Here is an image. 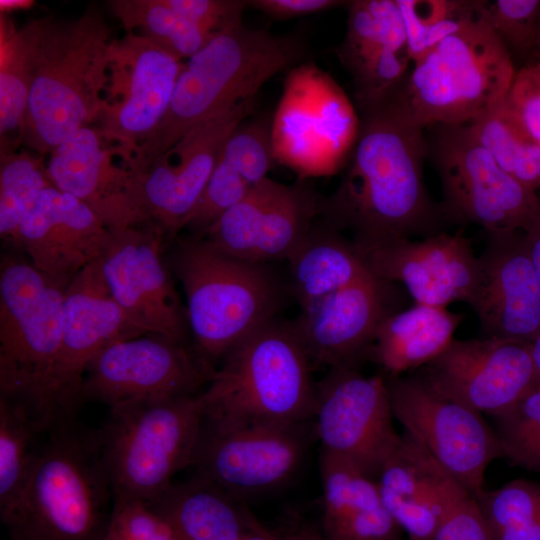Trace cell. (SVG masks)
<instances>
[{
	"mask_svg": "<svg viewBox=\"0 0 540 540\" xmlns=\"http://www.w3.org/2000/svg\"><path fill=\"white\" fill-rule=\"evenodd\" d=\"M194 349L157 334L115 341L88 364L80 405L99 402L110 408L198 395L213 374Z\"/></svg>",
	"mask_w": 540,
	"mask_h": 540,
	"instance_id": "cell-15",
	"label": "cell"
},
{
	"mask_svg": "<svg viewBox=\"0 0 540 540\" xmlns=\"http://www.w3.org/2000/svg\"><path fill=\"white\" fill-rule=\"evenodd\" d=\"M502 102L468 125L504 172L537 192L540 190V146L521 130Z\"/></svg>",
	"mask_w": 540,
	"mask_h": 540,
	"instance_id": "cell-36",
	"label": "cell"
},
{
	"mask_svg": "<svg viewBox=\"0 0 540 540\" xmlns=\"http://www.w3.org/2000/svg\"><path fill=\"white\" fill-rule=\"evenodd\" d=\"M502 103L521 130L540 146V76L531 63L516 72Z\"/></svg>",
	"mask_w": 540,
	"mask_h": 540,
	"instance_id": "cell-45",
	"label": "cell"
},
{
	"mask_svg": "<svg viewBox=\"0 0 540 540\" xmlns=\"http://www.w3.org/2000/svg\"><path fill=\"white\" fill-rule=\"evenodd\" d=\"M51 17L14 28L0 14V155L18 151L23 143L24 118L35 79L40 44Z\"/></svg>",
	"mask_w": 540,
	"mask_h": 540,
	"instance_id": "cell-32",
	"label": "cell"
},
{
	"mask_svg": "<svg viewBox=\"0 0 540 540\" xmlns=\"http://www.w3.org/2000/svg\"><path fill=\"white\" fill-rule=\"evenodd\" d=\"M462 319L447 308L418 303L396 311L379 325L369 359L388 376L420 368L449 346Z\"/></svg>",
	"mask_w": 540,
	"mask_h": 540,
	"instance_id": "cell-31",
	"label": "cell"
},
{
	"mask_svg": "<svg viewBox=\"0 0 540 540\" xmlns=\"http://www.w3.org/2000/svg\"><path fill=\"white\" fill-rule=\"evenodd\" d=\"M522 231L525 235L534 272L540 284V203Z\"/></svg>",
	"mask_w": 540,
	"mask_h": 540,
	"instance_id": "cell-48",
	"label": "cell"
},
{
	"mask_svg": "<svg viewBox=\"0 0 540 540\" xmlns=\"http://www.w3.org/2000/svg\"><path fill=\"white\" fill-rule=\"evenodd\" d=\"M415 374L437 393L492 416L540 384L531 343L499 338L453 339Z\"/></svg>",
	"mask_w": 540,
	"mask_h": 540,
	"instance_id": "cell-18",
	"label": "cell"
},
{
	"mask_svg": "<svg viewBox=\"0 0 540 540\" xmlns=\"http://www.w3.org/2000/svg\"><path fill=\"white\" fill-rule=\"evenodd\" d=\"M376 481L383 504L409 540H434L449 509L469 493L406 432Z\"/></svg>",
	"mask_w": 540,
	"mask_h": 540,
	"instance_id": "cell-27",
	"label": "cell"
},
{
	"mask_svg": "<svg viewBox=\"0 0 540 540\" xmlns=\"http://www.w3.org/2000/svg\"><path fill=\"white\" fill-rule=\"evenodd\" d=\"M516 72L480 6L475 18L414 62L387 99L423 129L468 124L501 104Z\"/></svg>",
	"mask_w": 540,
	"mask_h": 540,
	"instance_id": "cell-7",
	"label": "cell"
},
{
	"mask_svg": "<svg viewBox=\"0 0 540 540\" xmlns=\"http://www.w3.org/2000/svg\"><path fill=\"white\" fill-rule=\"evenodd\" d=\"M394 418L474 497L489 464L502 456L494 429L478 411L431 389L417 374L384 375Z\"/></svg>",
	"mask_w": 540,
	"mask_h": 540,
	"instance_id": "cell-14",
	"label": "cell"
},
{
	"mask_svg": "<svg viewBox=\"0 0 540 540\" xmlns=\"http://www.w3.org/2000/svg\"><path fill=\"white\" fill-rule=\"evenodd\" d=\"M317 533L308 529L301 530L281 540H316Z\"/></svg>",
	"mask_w": 540,
	"mask_h": 540,
	"instance_id": "cell-51",
	"label": "cell"
},
{
	"mask_svg": "<svg viewBox=\"0 0 540 540\" xmlns=\"http://www.w3.org/2000/svg\"><path fill=\"white\" fill-rule=\"evenodd\" d=\"M66 289L30 261L11 254L1 261L0 398L24 409L38 433L55 425Z\"/></svg>",
	"mask_w": 540,
	"mask_h": 540,
	"instance_id": "cell-4",
	"label": "cell"
},
{
	"mask_svg": "<svg viewBox=\"0 0 540 540\" xmlns=\"http://www.w3.org/2000/svg\"><path fill=\"white\" fill-rule=\"evenodd\" d=\"M360 117L344 90L314 63L290 69L272 118L276 162L299 178L331 175L345 167Z\"/></svg>",
	"mask_w": 540,
	"mask_h": 540,
	"instance_id": "cell-10",
	"label": "cell"
},
{
	"mask_svg": "<svg viewBox=\"0 0 540 540\" xmlns=\"http://www.w3.org/2000/svg\"><path fill=\"white\" fill-rule=\"evenodd\" d=\"M39 434L24 409L0 398V512L27 485L37 463Z\"/></svg>",
	"mask_w": 540,
	"mask_h": 540,
	"instance_id": "cell-39",
	"label": "cell"
},
{
	"mask_svg": "<svg viewBox=\"0 0 540 540\" xmlns=\"http://www.w3.org/2000/svg\"><path fill=\"white\" fill-rule=\"evenodd\" d=\"M104 540H180L147 502L114 497Z\"/></svg>",
	"mask_w": 540,
	"mask_h": 540,
	"instance_id": "cell-44",
	"label": "cell"
},
{
	"mask_svg": "<svg viewBox=\"0 0 540 540\" xmlns=\"http://www.w3.org/2000/svg\"><path fill=\"white\" fill-rule=\"evenodd\" d=\"M412 63L480 12L481 0H396Z\"/></svg>",
	"mask_w": 540,
	"mask_h": 540,
	"instance_id": "cell-40",
	"label": "cell"
},
{
	"mask_svg": "<svg viewBox=\"0 0 540 540\" xmlns=\"http://www.w3.org/2000/svg\"><path fill=\"white\" fill-rule=\"evenodd\" d=\"M145 335L114 300L99 260L81 270L64 293L61 347L54 383L55 424L75 419L90 361L109 344Z\"/></svg>",
	"mask_w": 540,
	"mask_h": 540,
	"instance_id": "cell-21",
	"label": "cell"
},
{
	"mask_svg": "<svg viewBox=\"0 0 540 540\" xmlns=\"http://www.w3.org/2000/svg\"><path fill=\"white\" fill-rule=\"evenodd\" d=\"M370 274L306 307L294 321L314 365L353 367L369 352L379 325L396 309V291Z\"/></svg>",
	"mask_w": 540,
	"mask_h": 540,
	"instance_id": "cell-23",
	"label": "cell"
},
{
	"mask_svg": "<svg viewBox=\"0 0 540 540\" xmlns=\"http://www.w3.org/2000/svg\"><path fill=\"white\" fill-rule=\"evenodd\" d=\"M347 7V31L337 55L349 73L382 51L407 50L396 0H354Z\"/></svg>",
	"mask_w": 540,
	"mask_h": 540,
	"instance_id": "cell-35",
	"label": "cell"
},
{
	"mask_svg": "<svg viewBox=\"0 0 540 540\" xmlns=\"http://www.w3.org/2000/svg\"><path fill=\"white\" fill-rule=\"evenodd\" d=\"M411 62L407 50L388 49L353 70L350 74L358 110L378 104L393 93L405 79Z\"/></svg>",
	"mask_w": 540,
	"mask_h": 540,
	"instance_id": "cell-43",
	"label": "cell"
},
{
	"mask_svg": "<svg viewBox=\"0 0 540 540\" xmlns=\"http://www.w3.org/2000/svg\"><path fill=\"white\" fill-rule=\"evenodd\" d=\"M313 367L294 321L274 318L241 339L220 361L201 393L204 417L232 422L313 420Z\"/></svg>",
	"mask_w": 540,
	"mask_h": 540,
	"instance_id": "cell-5",
	"label": "cell"
},
{
	"mask_svg": "<svg viewBox=\"0 0 540 540\" xmlns=\"http://www.w3.org/2000/svg\"><path fill=\"white\" fill-rule=\"evenodd\" d=\"M47 171L57 189L87 204L110 230L137 226L127 165L118 145L95 125L78 129L52 150Z\"/></svg>",
	"mask_w": 540,
	"mask_h": 540,
	"instance_id": "cell-26",
	"label": "cell"
},
{
	"mask_svg": "<svg viewBox=\"0 0 540 540\" xmlns=\"http://www.w3.org/2000/svg\"><path fill=\"white\" fill-rule=\"evenodd\" d=\"M173 260L193 349L214 371L235 344L276 318L279 283L265 264L233 257L204 238H177Z\"/></svg>",
	"mask_w": 540,
	"mask_h": 540,
	"instance_id": "cell-8",
	"label": "cell"
},
{
	"mask_svg": "<svg viewBox=\"0 0 540 540\" xmlns=\"http://www.w3.org/2000/svg\"><path fill=\"white\" fill-rule=\"evenodd\" d=\"M47 434L24 490L0 512L10 540H104L114 495L95 431L71 419Z\"/></svg>",
	"mask_w": 540,
	"mask_h": 540,
	"instance_id": "cell-3",
	"label": "cell"
},
{
	"mask_svg": "<svg viewBox=\"0 0 540 540\" xmlns=\"http://www.w3.org/2000/svg\"><path fill=\"white\" fill-rule=\"evenodd\" d=\"M531 352H532L533 361H534L535 368H536L537 375L540 382V333L531 342Z\"/></svg>",
	"mask_w": 540,
	"mask_h": 540,
	"instance_id": "cell-50",
	"label": "cell"
},
{
	"mask_svg": "<svg viewBox=\"0 0 540 540\" xmlns=\"http://www.w3.org/2000/svg\"><path fill=\"white\" fill-rule=\"evenodd\" d=\"M315 437L314 420L232 422L204 417L194 477L245 502L293 479Z\"/></svg>",
	"mask_w": 540,
	"mask_h": 540,
	"instance_id": "cell-12",
	"label": "cell"
},
{
	"mask_svg": "<svg viewBox=\"0 0 540 540\" xmlns=\"http://www.w3.org/2000/svg\"><path fill=\"white\" fill-rule=\"evenodd\" d=\"M147 503L180 540H242L256 525L243 501L197 477Z\"/></svg>",
	"mask_w": 540,
	"mask_h": 540,
	"instance_id": "cell-30",
	"label": "cell"
},
{
	"mask_svg": "<svg viewBox=\"0 0 540 540\" xmlns=\"http://www.w3.org/2000/svg\"><path fill=\"white\" fill-rule=\"evenodd\" d=\"M110 237L111 230L87 204L52 185L21 223L12 246L49 279L68 287L102 257Z\"/></svg>",
	"mask_w": 540,
	"mask_h": 540,
	"instance_id": "cell-25",
	"label": "cell"
},
{
	"mask_svg": "<svg viewBox=\"0 0 540 540\" xmlns=\"http://www.w3.org/2000/svg\"><path fill=\"white\" fill-rule=\"evenodd\" d=\"M108 58L109 79L95 126L129 163L165 115L184 62L135 32L112 39Z\"/></svg>",
	"mask_w": 540,
	"mask_h": 540,
	"instance_id": "cell-17",
	"label": "cell"
},
{
	"mask_svg": "<svg viewBox=\"0 0 540 540\" xmlns=\"http://www.w3.org/2000/svg\"><path fill=\"white\" fill-rule=\"evenodd\" d=\"M359 254L377 278L403 284L415 303L434 307L469 304L479 276L478 257L461 232L395 239Z\"/></svg>",
	"mask_w": 540,
	"mask_h": 540,
	"instance_id": "cell-22",
	"label": "cell"
},
{
	"mask_svg": "<svg viewBox=\"0 0 540 540\" xmlns=\"http://www.w3.org/2000/svg\"><path fill=\"white\" fill-rule=\"evenodd\" d=\"M322 197L308 179L286 185L265 178L210 228L204 239L238 259H288L319 216Z\"/></svg>",
	"mask_w": 540,
	"mask_h": 540,
	"instance_id": "cell-19",
	"label": "cell"
},
{
	"mask_svg": "<svg viewBox=\"0 0 540 540\" xmlns=\"http://www.w3.org/2000/svg\"><path fill=\"white\" fill-rule=\"evenodd\" d=\"M384 375L334 367L316 383L314 428L320 450L376 479L400 441Z\"/></svg>",
	"mask_w": 540,
	"mask_h": 540,
	"instance_id": "cell-16",
	"label": "cell"
},
{
	"mask_svg": "<svg viewBox=\"0 0 540 540\" xmlns=\"http://www.w3.org/2000/svg\"><path fill=\"white\" fill-rule=\"evenodd\" d=\"M530 63L535 67L536 71L538 72L540 76V61H532Z\"/></svg>",
	"mask_w": 540,
	"mask_h": 540,
	"instance_id": "cell-53",
	"label": "cell"
},
{
	"mask_svg": "<svg viewBox=\"0 0 540 540\" xmlns=\"http://www.w3.org/2000/svg\"><path fill=\"white\" fill-rule=\"evenodd\" d=\"M475 498L493 540H540V484L518 479Z\"/></svg>",
	"mask_w": 540,
	"mask_h": 540,
	"instance_id": "cell-38",
	"label": "cell"
},
{
	"mask_svg": "<svg viewBox=\"0 0 540 540\" xmlns=\"http://www.w3.org/2000/svg\"><path fill=\"white\" fill-rule=\"evenodd\" d=\"M203 421L201 393L110 408L95 435L114 497H159L191 466Z\"/></svg>",
	"mask_w": 540,
	"mask_h": 540,
	"instance_id": "cell-9",
	"label": "cell"
},
{
	"mask_svg": "<svg viewBox=\"0 0 540 540\" xmlns=\"http://www.w3.org/2000/svg\"><path fill=\"white\" fill-rule=\"evenodd\" d=\"M493 417L502 456L540 473V384Z\"/></svg>",
	"mask_w": 540,
	"mask_h": 540,
	"instance_id": "cell-41",
	"label": "cell"
},
{
	"mask_svg": "<svg viewBox=\"0 0 540 540\" xmlns=\"http://www.w3.org/2000/svg\"><path fill=\"white\" fill-rule=\"evenodd\" d=\"M534 57H535V60H533V61H540V20H539L538 37H537L536 49H535Z\"/></svg>",
	"mask_w": 540,
	"mask_h": 540,
	"instance_id": "cell-52",
	"label": "cell"
},
{
	"mask_svg": "<svg viewBox=\"0 0 540 540\" xmlns=\"http://www.w3.org/2000/svg\"><path fill=\"white\" fill-rule=\"evenodd\" d=\"M126 32H136L176 58L188 59L214 36L175 10L168 0L108 1Z\"/></svg>",
	"mask_w": 540,
	"mask_h": 540,
	"instance_id": "cell-34",
	"label": "cell"
},
{
	"mask_svg": "<svg viewBox=\"0 0 540 540\" xmlns=\"http://www.w3.org/2000/svg\"><path fill=\"white\" fill-rule=\"evenodd\" d=\"M323 529L328 540H400L376 479L353 463L320 450Z\"/></svg>",
	"mask_w": 540,
	"mask_h": 540,
	"instance_id": "cell-29",
	"label": "cell"
},
{
	"mask_svg": "<svg viewBox=\"0 0 540 540\" xmlns=\"http://www.w3.org/2000/svg\"><path fill=\"white\" fill-rule=\"evenodd\" d=\"M288 260L293 294L301 308L371 274L352 242L322 222L313 224Z\"/></svg>",
	"mask_w": 540,
	"mask_h": 540,
	"instance_id": "cell-33",
	"label": "cell"
},
{
	"mask_svg": "<svg viewBox=\"0 0 540 540\" xmlns=\"http://www.w3.org/2000/svg\"><path fill=\"white\" fill-rule=\"evenodd\" d=\"M469 306L483 338L531 343L540 333V284L522 230L488 233Z\"/></svg>",
	"mask_w": 540,
	"mask_h": 540,
	"instance_id": "cell-24",
	"label": "cell"
},
{
	"mask_svg": "<svg viewBox=\"0 0 540 540\" xmlns=\"http://www.w3.org/2000/svg\"><path fill=\"white\" fill-rule=\"evenodd\" d=\"M316 540H328L323 535L317 533Z\"/></svg>",
	"mask_w": 540,
	"mask_h": 540,
	"instance_id": "cell-54",
	"label": "cell"
},
{
	"mask_svg": "<svg viewBox=\"0 0 540 540\" xmlns=\"http://www.w3.org/2000/svg\"><path fill=\"white\" fill-rule=\"evenodd\" d=\"M425 130L426 159L440 178L447 222L481 225L487 233L523 230L540 203L537 192L504 172L468 124Z\"/></svg>",
	"mask_w": 540,
	"mask_h": 540,
	"instance_id": "cell-11",
	"label": "cell"
},
{
	"mask_svg": "<svg viewBox=\"0 0 540 540\" xmlns=\"http://www.w3.org/2000/svg\"><path fill=\"white\" fill-rule=\"evenodd\" d=\"M242 99L187 132L147 166L129 171V199L137 225H154L175 237L198 200L231 132L253 111Z\"/></svg>",
	"mask_w": 540,
	"mask_h": 540,
	"instance_id": "cell-13",
	"label": "cell"
},
{
	"mask_svg": "<svg viewBox=\"0 0 540 540\" xmlns=\"http://www.w3.org/2000/svg\"><path fill=\"white\" fill-rule=\"evenodd\" d=\"M360 130L336 189L322 197V223L358 252L402 238L429 237L447 222L423 176L425 129L385 98L359 110Z\"/></svg>",
	"mask_w": 540,
	"mask_h": 540,
	"instance_id": "cell-1",
	"label": "cell"
},
{
	"mask_svg": "<svg viewBox=\"0 0 540 540\" xmlns=\"http://www.w3.org/2000/svg\"><path fill=\"white\" fill-rule=\"evenodd\" d=\"M348 1L335 0H253L251 6L276 20H287L304 15L319 13L347 4Z\"/></svg>",
	"mask_w": 540,
	"mask_h": 540,
	"instance_id": "cell-47",
	"label": "cell"
},
{
	"mask_svg": "<svg viewBox=\"0 0 540 540\" xmlns=\"http://www.w3.org/2000/svg\"><path fill=\"white\" fill-rule=\"evenodd\" d=\"M111 41L96 4L73 20L51 17L24 118L26 146L44 156L78 129L95 123L109 79Z\"/></svg>",
	"mask_w": 540,
	"mask_h": 540,
	"instance_id": "cell-6",
	"label": "cell"
},
{
	"mask_svg": "<svg viewBox=\"0 0 540 540\" xmlns=\"http://www.w3.org/2000/svg\"><path fill=\"white\" fill-rule=\"evenodd\" d=\"M300 36L246 27L242 20L215 35L184 62L169 107L138 146L130 170L147 166L192 128L248 98L275 74L306 57Z\"/></svg>",
	"mask_w": 540,
	"mask_h": 540,
	"instance_id": "cell-2",
	"label": "cell"
},
{
	"mask_svg": "<svg viewBox=\"0 0 540 540\" xmlns=\"http://www.w3.org/2000/svg\"><path fill=\"white\" fill-rule=\"evenodd\" d=\"M481 15L510 55L534 56L540 0H482Z\"/></svg>",
	"mask_w": 540,
	"mask_h": 540,
	"instance_id": "cell-42",
	"label": "cell"
},
{
	"mask_svg": "<svg viewBox=\"0 0 540 540\" xmlns=\"http://www.w3.org/2000/svg\"><path fill=\"white\" fill-rule=\"evenodd\" d=\"M165 238L154 225L111 230L99 264L111 295L134 327L185 343L187 313L162 261Z\"/></svg>",
	"mask_w": 540,
	"mask_h": 540,
	"instance_id": "cell-20",
	"label": "cell"
},
{
	"mask_svg": "<svg viewBox=\"0 0 540 540\" xmlns=\"http://www.w3.org/2000/svg\"><path fill=\"white\" fill-rule=\"evenodd\" d=\"M52 185L44 156L26 150L1 156L0 235L4 240L13 244L21 223Z\"/></svg>",
	"mask_w": 540,
	"mask_h": 540,
	"instance_id": "cell-37",
	"label": "cell"
},
{
	"mask_svg": "<svg viewBox=\"0 0 540 540\" xmlns=\"http://www.w3.org/2000/svg\"><path fill=\"white\" fill-rule=\"evenodd\" d=\"M434 540H493L476 498L467 493L442 520Z\"/></svg>",
	"mask_w": 540,
	"mask_h": 540,
	"instance_id": "cell-46",
	"label": "cell"
},
{
	"mask_svg": "<svg viewBox=\"0 0 540 540\" xmlns=\"http://www.w3.org/2000/svg\"><path fill=\"white\" fill-rule=\"evenodd\" d=\"M272 119L243 120L224 142L196 206L185 221L190 236L204 238L230 208L240 202L277 163L271 136Z\"/></svg>",
	"mask_w": 540,
	"mask_h": 540,
	"instance_id": "cell-28",
	"label": "cell"
},
{
	"mask_svg": "<svg viewBox=\"0 0 540 540\" xmlns=\"http://www.w3.org/2000/svg\"><path fill=\"white\" fill-rule=\"evenodd\" d=\"M35 5L32 0H0V14L7 15L13 11L27 10Z\"/></svg>",
	"mask_w": 540,
	"mask_h": 540,
	"instance_id": "cell-49",
	"label": "cell"
}]
</instances>
